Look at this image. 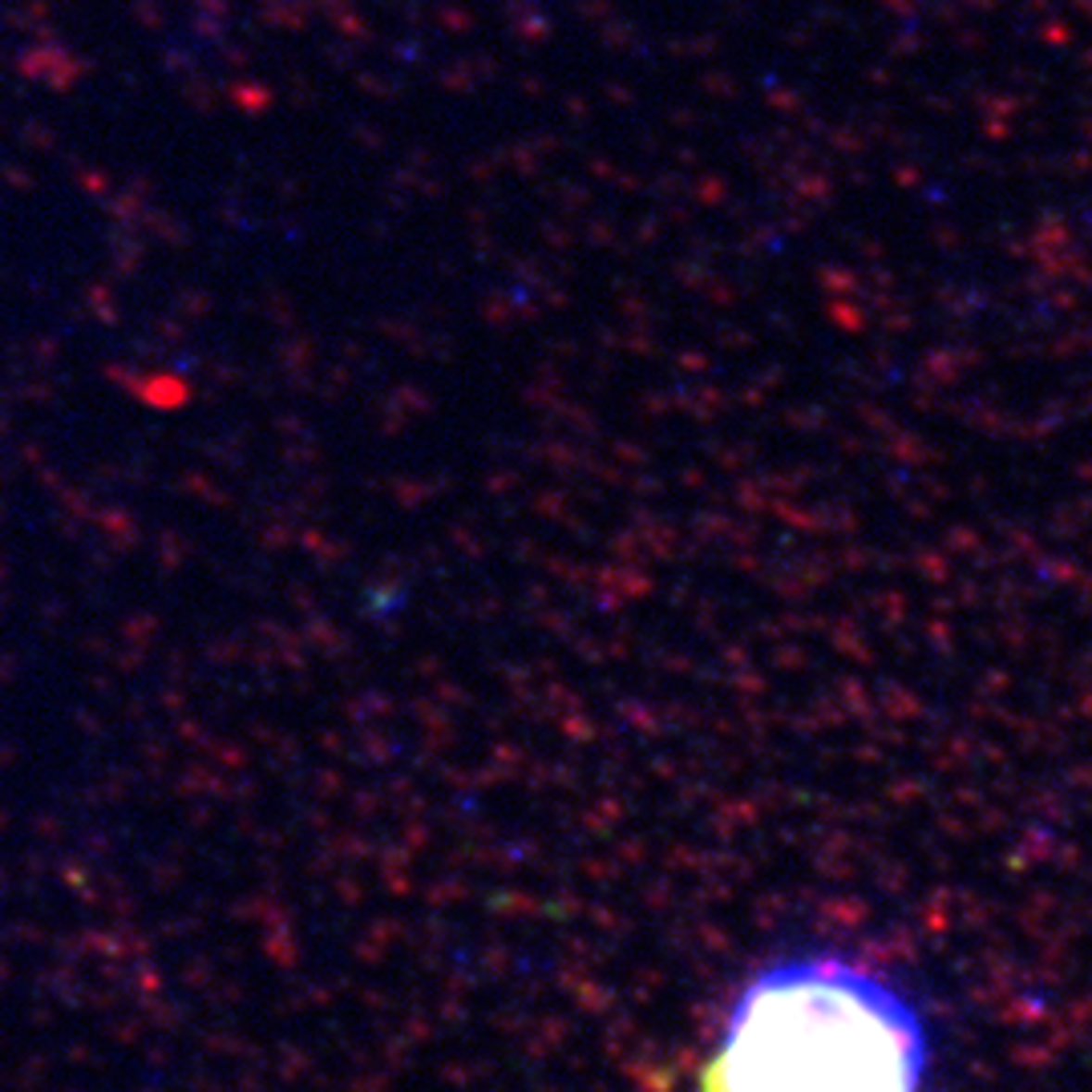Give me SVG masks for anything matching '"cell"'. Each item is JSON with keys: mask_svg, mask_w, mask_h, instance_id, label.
Masks as SVG:
<instances>
[{"mask_svg": "<svg viewBox=\"0 0 1092 1092\" xmlns=\"http://www.w3.org/2000/svg\"><path fill=\"white\" fill-rule=\"evenodd\" d=\"M927 1060L919 1008L890 979L813 955L744 984L700 1092H922Z\"/></svg>", "mask_w": 1092, "mask_h": 1092, "instance_id": "obj_1", "label": "cell"}]
</instances>
